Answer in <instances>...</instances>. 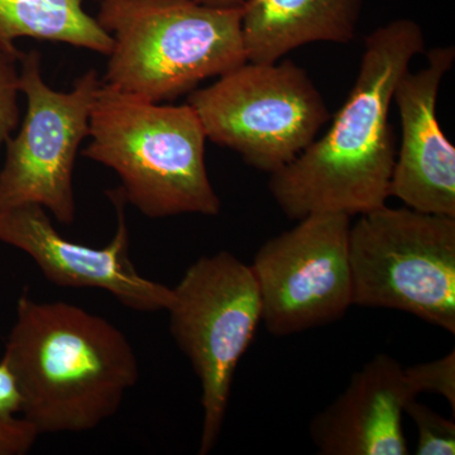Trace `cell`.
I'll return each mask as SVG.
<instances>
[{"instance_id": "20", "label": "cell", "mask_w": 455, "mask_h": 455, "mask_svg": "<svg viewBox=\"0 0 455 455\" xmlns=\"http://www.w3.org/2000/svg\"><path fill=\"white\" fill-rule=\"evenodd\" d=\"M95 2L100 3V2H101V0H95Z\"/></svg>"}, {"instance_id": "2", "label": "cell", "mask_w": 455, "mask_h": 455, "mask_svg": "<svg viewBox=\"0 0 455 455\" xmlns=\"http://www.w3.org/2000/svg\"><path fill=\"white\" fill-rule=\"evenodd\" d=\"M38 434L94 430L140 379L131 341L116 325L68 302L22 295L0 359Z\"/></svg>"}, {"instance_id": "3", "label": "cell", "mask_w": 455, "mask_h": 455, "mask_svg": "<svg viewBox=\"0 0 455 455\" xmlns=\"http://www.w3.org/2000/svg\"><path fill=\"white\" fill-rule=\"evenodd\" d=\"M83 155L121 179L125 202L151 220L220 215L205 164L206 136L188 104L154 103L101 83Z\"/></svg>"}, {"instance_id": "14", "label": "cell", "mask_w": 455, "mask_h": 455, "mask_svg": "<svg viewBox=\"0 0 455 455\" xmlns=\"http://www.w3.org/2000/svg\"><path fill=\"white\" fill-rule=\"evenodd\" d=\"M29 37L68 44L109 56L113 40L84 0H0V41Z\"/></svg>"}, {"instance_id": "7", "label": "cell", "mask_w": 455, "mask_h": 455, "mask_svg": "<svg viewBox=\"0 0 455 455\" xmlns=\"http://www.w3.org/2000/svg\"><path fill=\"white\" fill-rule=\"evenodd\" d=\"M166 311L171 335L202 386L199 454L208 455L223 429L236 367L262 322L252 268L227 251L200 257L172 287Z\"/></svg>"}, {"instance_id": "9", "label": "cell", "mask_w": 455, "mask_h": 455, "mask_svg": "<svg viewBox=\"0 0 455 455\" xmlns=\"http://www.w3.org/2000/svg\"><path fill=\"white\" fill-rule=\"evenodd\" d=\"M349 215L315 212L260 245L251 265L275 337L331 324L353 307Z\"/></svg>"}, {"instance_id": "18", "label": "cell", "mask_w": 455, "mask_h": 455, "mask_svg": "<svg viewBox=\"0 0 455 455\" xmlns=\"http://www.w3.org/2000/svg\"><path fill=\"white\" fill-rule=\"evenodd\" d=\"M407 385L414 396L435 394L444 397L455 412V350L444 357L405 367Z\"/></svg>"}, {"instance_id": "13", "label": "cell", "mask_w": 455, "mask_h": 455, "mask_svg": "<svg viewBox=\"0 0 455 455\" xmlns=\"http://www.w3.org/2000/svg\"><path fill=\"white\" fill-rule=\"evenodd\" d=\"M363 0H248L242 7L247 61L272 64L314 42L355 40Z\"/></svg>"}, {"instance_id": "8", "label": "cell", "mask_w": 455, "mask_h": 455, "mask_svg": "<svg viewBox=\"0 0 455 455\" xmlns=\"http://www.w3.org/2000/svg\"><path fill=\"white\" fill-rule=\"evenodd\" d=\"M40 51L22 52L20 92L27 99L22 127L7 146L0 170V212L40 205L61 224L76 218L74 170L103 83L97 70L83 74L70 92L51 89L42 76Z\"/></svg>"}, {"instance_id": "5", "label": "cell", "mask_w": 455, "mask_h": 455, "mask_svg": "<svg viewBox=\"0 0 455 455\" xmlns=\"http://www.w3.org/2000/svg\"><path fill=\"white\" fill-rule=\"evenodd\" d=\"M353 305L455 333V218L383 205L350 226Z\"/></svg>"}, {"instance_id": "19", "label": "cell", "mask_w": 455, "mask_h": 455, "mask_svg": "<svg viewBox=\"0 0 455 455\" xmlns=\"http://www.w3.org/2000/svg\"><path fill=\"white\" fill-rule=\"evenodd\" d=\"M194 2L215 8H238L243 7L248 0H194Z\"/></svg>"}, {"instance_id": "4", "label": "cell", "mask_w": 455, "mask_h": 455, "mask_svg": "<svg viewBox=\"0 0 455 455\" xmlns=\"http://www.w3.org/2000/svg\"><path fill=\"white\" fill-rule=\"evenodd\" d=\"M97 20L113 40L103 82L154 103L190 94L247 61L242 7L194 0H101Z\"/></svg>"}, {"instance_id": "15", "label": "cell", "mask_w": 455, "mask_h": 455, "mask_svg": "<svg viewBox=\"0 0 455 455\" xmlns=\"http://www.w3.org/2000/svg\"><path fill=\"white\" fill-rule=\"evenodd\" d=\"M38 436V431L23 415L12 374L0 361V455L29 453Z\"/></svg>"}, {"instance_id": "10", "label": "cell", "mask_w": 455, "mask_h": 455, "mask_svg": "<svg viewBox=\"0 0 455 455\" xmlns=\"http://www.w3.org/2000/svg\"><path fill=\"white\" fill-rule=\"evenodd\" d=\"M116 212L112 241L101 248L68 241L40 205L0 212V242L22 251L51 283L64 289H98L109 292L131 310L157 313L169 309L172 287L148 280L130 256V229L121 188L108 191Z\"/></svg>"}, {"instance_id": "17", "label": "cell", "mask_w": 455, "mask_h": 455, "mask_svg": "<svg viewBox=\"0 0 455 455\" xmlns=\"http://www.w3.org/2000/svg\"><path fill=\"white\" fill-rule=\"evenodd\" d=\"M16 44L0 41V148L20 124V59Z\"/></svg>"}, {"instance_id": "11", "label": "cell", "mask_w": 455, "mask_h": 455, "mask_svg": "<svg viewBox=\"0 0 455 455\" xmlns=\"http://www.w3.org/2000/svg\"><path fill=\"white\" fill-rule=\"evenodd\" d=\"M427 68L407 70L394 92L401 119V145L390 181V197L427 214L455 218V147L436 114L443 79L454 64L453 46L427 52Z\"/></svg>"}, {"instance_id": "12", "label": "cell", "mask_w": 455, "mask_h": 455, "mask_svg": "<svg viewBox=\"0 0 455 455\" xmlns=\"http://www.w3.org/2000/svg\"><path fill=\"white\" fill-rule=\"evenodd\" d=\"M414 394L405 367L377 355L352 374L346 390L311 420V440L323 455H406L405 407Z\"/></svg>"}, {"instance_id": "16", "label": "cell", "mask_w": 455, "mask_h": 455, "mask_svg": "<svg viewBox=\"0 0 455 455\" xmlns=\"http://www.w3.org/2000/svg\"><path fill=\"white\" fill-rule=\"evenodd\" d=\"M405 414L414 421L418 431L415 454L418 455H454L455 423L434 411L414 397L407 403Z\"/></svg>"}, {"instance_id": "6", "label": "cell", "mask_w": 455, "mask_h": 455, "mask_svg": "<svg viewBox=\"0 0 455 455\" xmlns=\"http://www.w3.org/2000/svg\"><path fill=\"white\" fill-rule=\"evenodd\" d=\"M206 140L271 173L295 160L331 119L309 74L292 61H245L188 94Z\"/></svg>"}, {"instance_id": "1", "label": "cell", "mask_w": 455, "mask_h": 455, "mask_svg": "<svg viewBox=\"0 0 455 455\" xmlns=\"http://www.w3.org/2000/svg\"><path fill=\"white\" fill-rule=\"evenodd\" d=\"M425 50L423 28L395 20L367 36L355 85L324 136L269 175L289 220L315 212L362 215L386 205L396 160L388 114L398 80Z\"/></svg>"}]
</instances>
